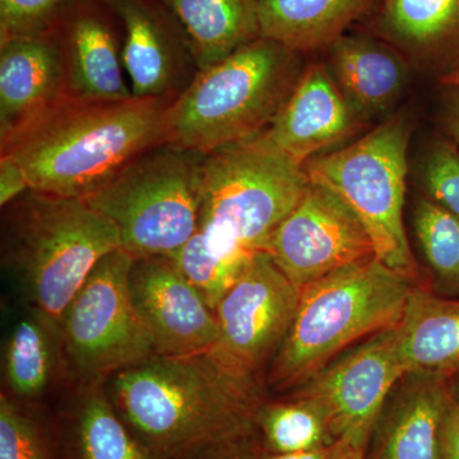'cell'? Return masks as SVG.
<instances>
[{
    "label": "cell",
    "mask_w": 459,
    "mask_h": 459,
    "mask_svg": "<svg viewBox=\"0 0 459 459\" xmlns=\"http://www.w3.org/2000/svg\"><path fill=\"white\" fill-rule=\"evenodd\" d=\"M300 294L267 252L255 253L214 310L219 323L214 358L238 376L253 377L280 349Z\"/></svg>",
    "instance_id": "12"
},
{
    "label": "cell",
    "mask_w": 459,
    "mask_h": 459,
    "mask_svg": "<svg viewBox=\"0 0 459 459\" xmlns=\"http://www.w3.org/2000/svg\"><path fill=\"white\" fill-rule=\"evenodd\" d=\"M395 328L407 376L444 379L459 369V300L413 286Z\"/></svg>",
    "instance_id": "21"
},
{
    "label": "cell",
    "mask_w": 459,
    "mask_h": 459,
    "mask_svg": "<svg viewBox=\"0 0 459 459\" xmlns=\"http://www.w3.org/2000/svg\"><path fill=\"white\" fill-rule=\"evenodd\" d=\"M413 229L431 270L446 286L459 290V217L422 198L413 211Z\"/></svg>",
    "instance_id": "28"
},
{
    "label": "cell",
    "mask_w": 459,
    "mask_h": 459,
    "mask_svg": "<svg viewBox=\"0 0 459 459\" xmlns=\"http://www.w3.org/2000/svg\"><path fill=\"white\" fill-rule=\"evenodd\" d=\"M133 261L123 247L105 255L63 314V347L84 380L115 376L157 356L152 333L133 300Z\"/></svg>",
    "instance_id": "9"
},
{
    "label": "cell",
    "mask_w": 459,
    "mask_h": 459,
    "mask_svg": "<svg viewBox=\"0 0 459 459\" xmlns=\"http://www.w3.org/2000/svg\"><path fill=\"white\" fill-rule=\"evenodd\" d=\"M298 289L377 258L369 232L331 189L310 181L265 247Z\"/></svg>",
    "instance_id": "10"
},
{
    "label": "cell",
    "mask_w": 459,
    "mask_h": 459,
    "mask_svg": "<svg viewBox=\"0 0 459 459\" xmlns=\"http://www.w3.org/2000/svg\"><path fill=\"white\" fill-rule=\"evenodd\" d=\"M133 300L144 319L157 356H188L212 351L219 341L216 313L168 256L134 258Z\"/></svg>",
    "instance_id": "14"
},
{
    "label": "cell",
    "mask_w": 459,
    "mask_h": 459,
    "mask_svg": "<svg viewBox=\"0 0 459 459\" xmlns=\"http://www.w3.org/2000/svg\"><path fill=\"white\" fill-rule=\"evenodd\" d=\"M382 0H256L262 38L300 54L322 51L379 7Z\"/></svg>",
    "instance_id": "20"
},
{
    "label": "cell",
    "mask_w": 459,
    "mask_h": 459,
    "mask_svg": "<svg viewBox=\"0 0 459 459\" xmlns=\"http://www.w3.org/2000/svg\"><path fill=\"white\" fill-rule=\"evenodd\" d=\"M68 95L56 30L0 41V138Z\"/></svg>",
    "instance_id": "18"
},
{
    "label": "cell",
    "mask_w": 459,
    "mask_h": 459,
    "mask_svg": "<svg viewBox=\"0 0 459 459\" xmlns=\"http://www.w3.org/2000/svg\"><path fill=\"white\" fill-rule=\"evenodd\" d=\"M204 153L168 142L84 197L134 256H168L198 229Z\"/></svg>",
    "instance_id": "6"
},
{
    "label": "cell",
    "mask_w": 459,
    "mask_h": 459,
    "mask_svg": "<svg viewBox=\"0 0 459 459\" xmlns=\"http://www.w3.org/2000/svg\"><path fill=\"white\" fill-rule=\"evenodd\" d=\"M443 83L446 86L459 87V62L455 65V69H452L448 74L444 75Z\"/></svg>",
    "instance_id": "37"
},
{
    "label": "cell",
    "mask_w": 459,
    "mask_h": 459,
    "mask_svg": "<svg viewBox=\"0 0 459 459\" xmlns=\"http://www.w3.org/2000/svg\"><path fill=\"white\" fill-rule=\"evenodd\" d=\"M346 459H365L364 458V451H360V449H356L353 451L351 455H349Z\"/></svg>",
    "instance_id": "38"
},
{
    "label": "cell",
    "mask_w": 459,
    "mask_h": 459,
    "mask_svg": "<svg viewBox=\"0 0 459 459\" xmlns=\"http://www.w3.org/2000/svg\"><path fill=\"white\" fill-rule=\"evenodd\" d=\"M29 190V181L20 166L13 160L0 156V205L2 208L22 197Z\"/></svg>",
    "instance_id": "32"
},
{
    "label": "cell",
    "mask_w": 459,
    "mask_h": 459,
    "mask_svg": "<svg viewBox=\"0 0 459 459\" xmlns=\"http://www.w3.org/2000/svg\"><path fill=\"white\" fill-rule=\"evenodd\" d=\"M404 376L397 328H389L325 365L301 385L298 397L322 411L334 440L364 451L386 398Z\"/></svg>",
    "instance_id": "11"
},
{
    "label": "cell",
    "mask_w": 459,
    "mask_h": 459,
    "mask_svg": "<svg viewBox=\"0 0 459 459\" xmlns=\"http://www.w3.org/2000/svg\"><path fill=\"white\" fill-rule=\"evenodd\" d=\"M0 459H51L40 427L4 394L0 398Z\"/></svg>",
    "instance_id": "31"
},
{
    "label": "cell",
    "mask_w": 459,
    "mask_h": 459,
    "mask_svg": "<svg viewBox=\"0 0 459 459\" xmlns=\"http://www.w3.org/2000/svg\"><path fill=\"white\" fill-rule=\"evenodd\" d=\"M358 27L420 62L459 59V0H382Z\"/></svg>",
    "instance_id": "19"
},
{
    "label": "cell",
    "mask_w": 459,
    "mask_h": 459,
    "mask_svg": "<svg viewBox=\"0 0 459 459\" xmlns=\"http://www.w3.org/2000/svg\"><path fill=\"white\" fill-rule=\"evenodd\" d=\"M4 208L3 263L36 312L60 327L96 264L120 247L117 230L83 198L30 189Z\"/></svg>",
    "instance_id": "3"
},
{
    "label": "cell",
    "mask_w": 459,
    "mask_h": 459,
    "mask_svg": "<svg viewBox=\"0 0 459 459\" xmlns=\"http://www.w3.org/2000/svg\"><path fill=\"white\" fill-rule=\"evenodd\" d=\"M56 332L59 327L36 310L18 320L4 356L5 379L12 394L36 398L45 391L53 371V336Z\"/></svg>",
    "instance_id": "26"
},
{
    "label": "cell",
    "mask_w": 459,
    "mask_h": 459,
    "mask_svg": "<svg viewBox=\"0 0 459 459\" xmlns=\"http://www.w3.org/2000/svg\"><path fill=\"white\" fill-rule=\"evenodd\" d=\"M124 29L123 63L132 95L179 98L198 74L188 36L162 0H108Z\"/></svg>",
    "instance_id": "13"
},
{
    "label": "cell",
    "mask_w": 459,
    "mask_h": 459,
    "mask_svg": "<svg viewBox=\"0 0 459 459\" xmlns=\"http://www.w3.org/2000/svg\"><path fill=\"white\" fill-rule=\"evenodd\" d=\"M322 53L338 90L364 123L383 117L406 89V56L367 30L356 27Z\"/></svg>",
    "instance_id": "17"
},
{
    "label": "cell",
    "mask_w": 459,
    "mask_h": 459,
    "mask_svg": "<svg viewBox=\"0 0 459 459\" xmlns=\"http://www.w3.org/2000/svg\"><path fill=\"white\" fill-rule=\"evenodd\" d=\"M386 421L377 459H443V427L452 394L443 379L419 377Z\"/></svg>",
    "instance_id": "23"
},
{
    "label": "cell",
    "mask_w": 459,
    "mask_h": 459,
    "mask_svg": "<svg viewBox=\"0 0 459 459\" xmlns=\"http://www.w3.org/2000/svg\"><path fill=\"white\" fill-rule=\"evenodd\" d=\"M243 444L226 446V448L214 449V451L204 453V457L205 459H255L247 458L246 455H238V449H240Z\"/></svg>",
    "instance_id": "36"
},
{
    "label": "cell",
    "mask_w": 459,
    "mask_h": 459,
    "mask_svg": "<svg viewBox=\"0 0 459 459\" xmlns=\"http://www.w3.org/2000/svg\"><path fill=\"white\" fill-rule=\"evenodd\" d=\"M356 448L343 440H334L328 446L312 451L296 453H271L263 459H346Z\"/></svg>",
    "instance_id": "33"
},
{
    "label": "cell",
    "mask_w": 459,
    "mask_h": 459,
    "mask_svg": "<svg viewBox=\"0 0 459 459\" xmlns=\"http://www.w3.org/2000/svg\"><path fill=\"white\" fill-rule=\"evenodd\" d=\"M443 123L453 142L459 144V87L448 86L443 102Z\"/></svg>",
    "instance_id": "35"
},
{
    "label": "cell",
    "mask_w": 459,
    "mask_h": 459,
    "mask_svg": "<svg viewBox=\"0 0 459 459\" xmlns=\"http://www.w3.org/2000/svg\"><path fill=\"white\" fill-rule=\"evenodd\" d=\"M110 397L160 459H193L246 443L261 409L253 377L230 370L211 351L155 356L120 371Z\"/></svg>",
    "instance_id": "1"
},
{
    "label": "cell",
    "mask_w": 459,
    "mask_h": 459,
    "mask_svg": "<svg viewBox=\"0 0 459 459\" xmlns=\"http://www.w3.org/2000/svg\"><path fill=\"white\" fill-rule=\"evenodd\" d=\"M443 459H459V401L452 394L443 427Z\"/></svg>",
    "instance_id": "34"
},
{
    "label": "cell",
    "mask_w": 459,
    "mask_h": 459,
    "mask_svg": "<svg viewBox=\"0 0 459 459\" xmlns=\"http://www.w3.org/2000/svg\"><path fill=\"white\" fill-rule=\"evenodd\" d=\"M410 135L409 119L394 115L349 146L313 157L304 170L360 219L377 258L413 280L415 259L403 223Z\"/></svg>",
    "instance_id": "8"
},
{
    "label": "cell",
    "mask_w": 459,
    "mask_h": 459,
    "mask_svg": "<svg viewBox=\"0 0 459 459\" xmlns=\"http://www.w3.org/2000/svg\"><path fill=\"white\" fill-rule=\"evenodd\" d=\"M412 289V280L377 258L304 287L272 362V385H303L347 347L395 327Z\"/></svg>",
    "instance_id": "5"
},
{
    "label": "cell",
    "mask_w": 459,
    "mask_h": 459,
    "mask_svg": "<svg viewBox=\"0 0 459 459\" xmlns=\"http://www.w3.org/2000/svg\"><path fill=\"white\" fill-rule=\"evenodd\" d=\"M74 459H160L135 437L101 391L84 397L74 425Z\"/></svg>",
    "instance_id": "25"
},
{
    "label": "cell",
    "mask_w": 459,
    "mask_h": 459,
    "mask_svg": "<svg viewBox=\"0 0 459 459\" xmlns=\"http://www.w3.org/2000/svg\"><path fill=\"white\" fill-rule=\"evenodd\" d=\"M188 36L198 71L261 36L256 0H162Z\"/></svg>",
    "instance_id": "22"
},
{
    "label": "cell",
    "mask_w": 459,
    "mask_h": 459,
    "mask_svg": "<svg viewBox=\"0 0 459 459\" xmlns=\"http://www.w3.org/2000/svg\"><path fill=\"white\" fill-rule=\"evenodd\" d=\"M309 184L303 166L262 133L217 148L204 157L198 228L230 246L265 252Z\"/></svg>",
    "instance_id": "7"
},
{
    "label": "cell",
    "mask_w": 459,
    "mask_h": 459,
    "mask_svg": "<svg viewBox=\"0 0 459 459\" xmlns=\"http://www.w3.org/2000/svg\"><path fill=\"white\" fill-rule=\"evenodd\" d=\"M56 33L68 95L100 100L133 96L123 74L122 20L108 0H71Z\"/></svg>",
    "instance_id": "15"
},
{
    "label": "cell",
    "mask_w": 459,
    "mask_h": 459,
    "mask_svg": "<svg viewBox=\"0 0 459 459\" xmlns=\"http://www.w3.org/2000/svg\"><path fill=\"white\" fill-rule=\"evenodd\" d=\"M174 99H80L65 95L0 138L30 189L84 198L134 160L171 141Z\"/></svg>",
    "instance_id": "2"
},
{
    "label": "cell",
    "mask_w": 459,
    "mask_h": 459,
    "mask_svg": "<svg viewBox=\"0 0 459 459\" xmlns=\"http://www.w3.org/2000/svg\"><path fill=\"white\" fill-rule=\"evenodd\" d=\"M301 56L259 36L198 71L172 105L170 142L208 155L261 134L303 74Z\"/></svg>",
    "instance_id": "4"
},
{
    "label": "cell",
    "mask_w": 459,
    "mask_h": 459,
    "mask_svg": "<svg viewBox=\"0 0 459 459\" xmlns=\"http://www.w3.org/2000/svg\"><path fill=\"white\" fill-rule=\"evenodd\" d=\"M255 255V253L223 243L198 228L193 237L168 258L211 309L216 310Z\"/></svg>",
    "instance_id": "24"
},
{
    "label": "cell",
    "mask_w": 459,
    "mask_h": 459,
    "mask_svg": "<svg viewBox=\"0 0 459 459\" xmlns=\"http://www.w3.org/2000/svg\"><path fill=\"white\" fill-rule=\"evenodd\" d=\"M427 198L459 217V151L452 141L434 142L419 165Z\"/></svg>",
    "instance_id": "29"
},
{
    "label": "cell",
    "mask_w": 459,
    "mask_h": 459,
    "mask_svg": "<svg viewBox=\"0 0 459 459\" xmlns=\"http://www.w3.org/2000/svg\"><path fill=\"white\" fill-rule=\"evenodd\" d=\"M256 424L271 453L312 451L334 442L322 411L307 398L261 406Z\"/></svg>",
    "instance_id": "27"
},
{
    "label": "cell",
    "mask_w": 459,
    "mask_h": 459,
    "mask_svg": "<svg viewBox=\"0 0 459 459\" xmlns=\"http://www.w3.org/2000/svg\"><path fill=\"white\" fill-rule=\"evenodd\" d=\"M364 126L322 60L305 66L291 95L262 135L304 168L320 151L349 140Z\"/></svg>",
    "instance_id": "16"
},
{
    "label": "cell",
    "mask_w": 459,
    "mask_h": 459,
    "mask_svg": "<svg viewBox=\"0 0 459 459\" xmlns=\"http://www.w3.org/2000/svg\"><path fill=\"white\" fill-rule=\"evenodd\" d=\"M71 0H0V41L56 30Z\"/></svg>",
    "instance_id": "30"
}]
</instances>
